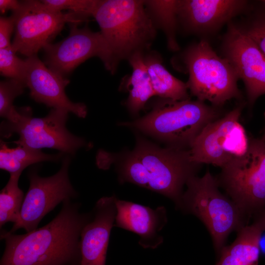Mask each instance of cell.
<instances>
[{
  "label": "cell",
  "instance_id": "cell-1",
  "mask_svg": "<svg viewBox=\"0 0 265 265\" xmlns=\"http://www.w3.org/2000/svg\"><path fill=\"white\" fill-rule=\"evenodd\" d=\"M63 202L59 213L41 228L23 235L2 231L5 249L0 265H72L80 261V237L91 214Z\"/></svg>",
  "mask_w": 265,
  "mask_h": 265
},
{
  "label": "cell",
  "instance_id": "cell-2",
  "mask_svg": "<svg viewBox=\"0 0 265 265\" xmlns=\"http://www.w3.org/2000/svg\"><path fill=\"white\" fill-rule=\"evenodd\" d=\"M110 166L117 163L121 183H132L171 200L178 209L188 180L197 176L202 164L191 159L189 149L160 147L137 135L134 148L122 155H107Z\"/></svg>",
  "mask_w": 265,
  "mask_h": 265
},
{
  "label": "cell",
  "instance_id": "cell-3",
  "mask_svg": "<svg viewBox=\"0 0 265 265\" xmlns=\"http://www.w3.org/2000/svg\"><path fill=\"white\" fill-rule=\"evenodd\" d=\"M222 113L220 107L197 100L162 99L145 115L120 125L136 129L168 146L189 149L205 127Z\"/></svg>",
  "mask_w": 265,
  "mask_h": 265
},
{
  "label": "cell",
  "instance_id": "cell-4",
  "mask_svg": "<svg viewBox=\"0 0 265 265\" xmlns=\"http://www.w3.org/2000/svg\"><path fill=\"white\" fill-rule=\"evenodd\" d=\"M92 16L117 64L134 53H143L156 36V26L144 0H98Z\"/></svg>",
  "mask_w": 265,
  "mask_h": 265
},
{
  "label": "cell",
  "instance_id": "cell-5",
  "mask_svg": "<svg viewBox=\"0 0 265 265\" xmlns=\"http://www.w3.org/2000/svg\"><path fill=\"white\" fill-rule=\"evenodd\" d=\"M186 186L178 209L202 222L218 254L229 235L247 225L249 219L233 200L219 191L216 178L209 169L201 177L190 178Z\"/></svg>",
  "mask_w": 265,
  "mask_h": 265
},
{
  "label": "cell",
  "instance_id": "cell-6",
  "mask_svg": "<svg viewBox=\"0 0 265 265\" xmlns=\"http://www.w3.org/2000/svg\"><path fill=\"white\" fill-rule=\"evenodd\" d=\"M184 61L189 74L186 84L196 100L220 107L229 100L241 98L235 69L226 58L217 55L207 41L190 46L185 53Z\"/></svg>",
  "mask_w": 265,
  "mask_h": 265
},
{
  "label": "cell",
  "instance_id": "cell-7",
  "mask_svg": "<svg viewBox=\"0 0 265 265\" xmlns=\"http://www.w3.org/2000/svg\"><path fill=\"white\" fill-rule=\"evenodd\" d=\"M219 186L246 217L265 208V142L249 138L246 153L223 167L216 177Z\"/></svg>",
  "mask_w": 265,
  "mask_h": 265
},
{
  "label": "cell",
  "instance_id": "cell-8",
  "mask_svg": "<svg viewBox=\"0 0 265 265\" xmlns=\"http://www.w3.org/2000/svg\"><path fill=\"white\" fill-rule=\"evenodd\" d=\"M243 107L236 106L205 127L189 148L193 161L221 168L246 153L250 137L239 122Z\"/></svg>",
  "mask_w": 265,
  "mask_h": 265
},
{
  "label": "cell",
  "instance_id": "cell-9",
  "mask_svg": "<svg viewBox=\"0 0 265 265\" xmlns=\"http://www.w3.org/2000/svg\"><path fill=\"white\" fill-rule=\"evenodd\" d=\"M15 20V34L11 48L27 57L37 54L51 43L66 23L77 24L84 20L73 12L53 11L39 0L22 1L11 15Z\"/></svg>",
  "mask_w": 265,
  "mask_h": 265
},
{
  "label": "cell",
  "instance_id": "cell-10",
  "mask_svg": "<svg viewBox=\"0 0 265 265\" xmlns=\"http://www.w3.org/2000/svg\"><path fill=\"white\" fill-rule=\"evenodd\" d=\"M68 156L63 158L60 169L53 176L42 177L34 170L28 173L29 188L18 219L8 231L9 233L21 228L26 232L35 230L43 217L58 204L76 197L69 177Z\"/></svg>",
  "mask_w": 265,
  "mask_h": 265
},
{
  "label": "cell",
  "instance_id": "cell-11",
  "mask_svg": "<svg viewBox=\"0 0 265 265\" xmlns=\"http://www.w3.org/2000/svg\"><path fill=\"white\" fill-rule=\"evenodd\" d=\"M43 49L45 64L64 78L92 57L100 58L111 73L118 64L101 32H93L87 27L79 28L75 23L72 24L66 38L55 44L51 43Z\"/></svg>",
  "mask_w": 265,
  "mask_h": 265
},
{
  "label": "cell",
  "instance_id": "cell-12",
  "mask_svg": "<svg viewBox=\"0 0 265 265\" xmlns=\"http://www.w3.org/2000/svg\"><path fill=\"white\" fill-rule=\"evenodd\" d=\"M222 44L224 57L245 85L250 106L265 94V54L239 26L230 23Z\"/></svg>",
  "mask_w": 265,
  "mask_h": 265
},
{
  "label": "cell",
  "instance_id": "cell-13",
  "mask_svg": "<svg viewBox=\"0 0 265 265\" xmlns=\"http://www.w3.org/2000/svg\"><path fill=\"white\" fill-rule=\"evenodd\" d=\"M69 112L51 108L45 117L27 116L14 130L19 135L14 141L17 145L35 150L43 148L56 149L67 155H74L86 145L85 140L71 133L66 127Z\"/></svg>",
  "mask_w": 265,
  "mask_h": 265
},
{
  "label": "cell",
  "instance_id": "cell-14",
  "mask_svg": "<svg viewBox=\"0 0 265 265\" xmlns=\"http://www.w3.org/2000/svg\"><path fill=\"white\" fill-rule=\"evenodd\" d=\"M251 3L244 0H178V23L189 33L211 35L234 18L247 13Z\"/></svg>",
  "mask_w": 265,
  "mask_h": 265
},
{
  "label": "cell",
  "instance_id": "cell-15",
  "mask_svg": "<svg viewBox=\"0 0 265 265\" xmlns=\"http://www.w3.org/2000/svg\"><path fill=\"white\" fill-rule=\"evenodd\" d=\"M25 81L30 97L52 108L71 112L80 118L87 114L86 106L72 102L65 93L69 80L56 73L41 61L37 54L26 57Z\"/></svg>",
  "mask_w": 265,
  "mask_h": 265
},
{
  "label": "cell",
  "instance_id": "cell-16",
  "mask_svg": "<svg viewBox=\"0 0 265 265\" xmlns=\"http://www.w3.org/2000/svg\"><path fill=\"white\" fill-rule=\"evenodd\" d=\"M114 196L99 199L93 217L83 227L80 237V265H106V252L116 213Z\"/></svg>",
  "mask_w": 265,
  "mask_h": 265
},
{
  "label": "cell",
  "instance_id": "cell-17",
  "mask_svg": "<svg viewBox=\"0 0 265 265\" xmlns=\"http://www.w3.org/2000/svg\"><path fill=\"white\" fill-rule=\"evenodd\" d=\"M116 206L114 226L137 234L139 237L138 243L144 248L155 249L162 243L163 238L160 232L168 220L164 206L153 209L117 198Z\"/></svg>",
  "mask_w": 265,
  "mask_h": 265
},
{
  "label": "cell",
  "instance_id": "cell-18",
  "mask_svg": "<svg viewBox=\"0 0 265 265\" xmlns=\"http://www.w3.org/2000/svg\"><path fill=\"white\" fill-rule=\"evenodd\" d=\"M263 233L253 223L242 228L232 243L221 249L215 265H259Z\"/></svg>",
  "mask_w": 265,
  "mask_h": 265
},
{
  "label": "cell",
  "instance_id": "cell-19",
  "mask_svg": "<svg viewBox=\"0 0 265 265\" xmlns=\"http://www.w3.org/2000/svg\"><path fill=\"white\" fill-rule=\"evenodd\" d=\"M144 60L155 95L174 101L190 99L186 83L173 76L164 67L158 54H146Z\"/></svg>",
  "mask_w": 265,
  "mask_h": 265
},
{
  "label": "cell",
  "instance_id": "cell-20",
  "mask_svg": "<svg viewBox=\"0 0 265 265\" xmlns=\"http://www.w3.org/2000/svg\"><path fill=\"white\" fill-rule=\"evenodd\" d=\"M128 60L132 67V73L127 84L129 94L126 105L129 111L135 115L144 108L148 100L155 94L143 53H134Z\"/></svg>",
  "mask_w": 265,
  "mask_h": 265
},
{
  "label": "cell",
  "instance_id": "cell-21",
  "mask_svg": "<svg viewBox=\"0 0 265 265\" xmlns=\"http://www.w3.org/2000/svg\"><path fill=\"white\" fill-rule=\"evenodd\" d=\"M64 154H48L41 150L33 149L17 145L15 148L9 147L0 140V168L13 174L22 173L27 166L42 161H57Z\"/></svg>",
  "mask_w": 265,
  "mask_h": 265
},
{
  "label": "cell",
  "instance_id": "cell-22",
  "mask_svg": "<svg viewBox=\"0 0 265 265\" xmlns=\"http://www.w3.org/2000/svg\"><path fill=\"white\" fill-rule=\"evenodd\" d=\"M144 3L155 26L158 25L164 32L169 49L179 50L176 39L178 0H144Z\"/></svg>",
  "mask_w": 265,
  "mask_h": 265
},
{
  "label": "cell",
  "instance_id": "cell-23",
  "mask_svg": "<svg viewBox=\"0 0 265 265\" xmlns=\"http://www.w3.org/2000/svg\"><path fill=\"white\" fill-rule=\"evenodd\" d=\"M22 173L10 175L9 179L0 192V226L8 222L16 223L20 215L24 199L18 181Z\"/></svg>",
  "mask_w": 265,
  "mask_h": 265
},
{
  "label": "cell",
  "instance_id": "cell-24",
  "mask_svg": "<svg viewBox=\"0 0 265 265\" xmlns=\"http://www.w3.org/2000/svg\"><path fill=\"white\" fill-rule=\"evenodd\" d=\"M26 87L20 80L9 79L0 82V116L6 119L5 124L13 126L17 124L21 117V108L13 105L15 99L21 95Z\"/></svg>",
  "mask_w": 265,
  "mask_h": 265
},
{
  "label": "cell",
  "instance_id": "cell-25",
  "mask_svg": "<svg viewBox=\"0 0 265 265\" xmlns=\"http://www.w3.org/2000/svg\"><path fill=\"white\" fill-rule=\"evenodd\" d=\"M247 14L243 26H239L265 54V0L252 2Z\"/></svg>",
  "mask_w": 265,
  "mask_h": 265
},
{
  "label": "cell",
  "instance_id": "cell-26",
  "mask_svg": "<svg viewBox=\"0 0 265 265\" xmlns=\"http://www.w3.org/2000/svg\"><path fill=\"white\" fill-rule=\"evenodd\" d=\"M26 66L25 59L19 58L11 46L0 49V71L1 75L25 83Z\"/></svg>",
  "mask_w": 265,
  "mask_h": 265
},
{
  "label": "cell",
  "instance_id": "cell-27",
  "mask_svg": "<svg viewBox=\"0 0 265 265\" xmlns=\"http://www.w3.org/2000/svg\"><path fill=\"white\" fill-rule=\"evenodd\" d=\"M42 2L50 10L61 12L63 10L70 12L84 19L92 14L98 0H43Z\"/></svg>",
  "mask_w": 265,
  "mask_h": 265
},
{
  "label": "cell",
  "instance_id": "cell-28",
  "mask_svg": "<svg viewBox=\"0 0 265 265\" xmlns=\"http://www.w3.org/2000/svg\"><path fill=\"white\" fill-rule=\"evenodd\" d=\"M15 27V20L11 15L9 17L0 18V49L11 46V35Z\"/></svg>",
  "mask_w": 265,
  "mask_h": 265
},
{
  "label": "cell",
  "instance_id": "cell-29",
  "mask_svg": "<svg viewBox=\"0 0 265 265\" xmlns=\"http://www.w3.org/2000/svg\"><path fill=\"white\" fill-rule=\"evenodd\" d=\"M21 3L16 0H0V11L2 13L9 10L14 12L20 8Z\"/></svg>",
  "mask_w": 265,
  "mask_h": 265
},
{
  "label": "cell",
  "instance_id": "cell-30",
  "mask_svg": "<svg viewBox=\"0 0 265 265\" xmlns=\"http://www.w3.org/2000/svg\"><path fill=\"white\" fill-rule=\"evenodd\" d=\"M253 223L263 232L265 231V208L253 215Z\"/></svg>",
  "mask_w": 265,
  "mask_h": 265
},
{
  "label": "cell",
  "instance_id": "cell-31",
  "mask_svg": "<svg viewBox=\"0 0 265 265\" xmlns=\"http://www.w3.org/2000/svg\"><path fill=\"white\" fill-rule=\"evenodd\" d=\"M259 246L260 251L265 254V235L264 236L262 235L260 239Z\"/></svg>",
  "mask_w": 265,
  "mask_h": 265
},
{
  "label": "cell",
  "instance_id": "cell-32",
  "mask_svg": "<svg viewBox=\"0 0 265 265\" xmlns=\"http://www.w3.org/2000/svg\"><path fill=\"white\" fill-rule=\"evenodd\" d=\"M261 139L265 142V132L262 136V137L261 138Z\"/></svg>",
  "mask_w": 265,
  "mask_h": 265
}]
</instances>
